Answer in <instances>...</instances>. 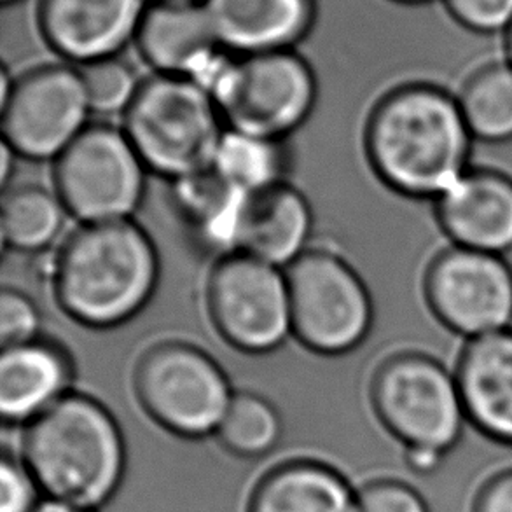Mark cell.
Listing matches in <instances>:
<instances>
[{
	"mask_svg": "<svg viewBox=\"0 0 512 512\" xmlns=\"http://www.w3.org/2000/svg\"><path fill=\"white\" fill-rule=\"evenodd\" d=\"M362 144L383 184L436 201L471 170L476 140L457 98L430 86H409L374 107Z\"/></svg>",
	"mask_w": 512,
	"mask_h": 512,
	"instance_id": "1",
	"label": "cell"
},
{
	"mask_svg": "<svg viewBox=\"0 0 512 512\" xmlns=\"http://www.w3.org/2000/svg\"><path fill=\"white\" fill-rule=\"evenodd\" d=\"M160 259L151 236L132 219L88 222L63 243L53 285L69 317L95 329L121 326L153 298Z\"/></svg>",
	"mask_w": 512,
	"mask_h": 512,
	"instance_id": "2",
	"label": "cell"
},
{
	"mask_svg": "<svg viewBox=\"0 0 512 512\" xmlns=\"http://www.w3.org/2000/svg\"><path fill=\"white\" fill-rule=\"evenodd\" d=\"M25 460L48 497L91 511L118 492L125 439L100 402L67 394L28 423Z\"/></svg>",
	"mask_w": 512,
	"mask_h": 512,
	"instance_id": "3",
	"label": "cell"
},
{
	"mask_svg": "<svg viewBox=\"0 0 512 512\" xmlns=\"http://www.w3.org/2000/svg\"><path fill=\"white\" fill-rule=\"evenodd\" d=\"M123 114V132L147 170L172 182L212 167L228 132L212 95L191 77H149Z\"/></svg>",
	"mask_w": 512,
	"mask_h": 512,
	"instance_id": "4",
	"label": "cell"
},
{
	"mask_svg": "<svg viewBox=\"0 0 512 512\" xmlns=\"http://www.w3.org/2000/svg\"><path fill=\"white\" fill-rule=\"evenodd\" d=\"M201 84L228 130L277 142L298 130L317 102V77L292 49L222 56Z\"/></svg>",
	"mask_w": 512,
	"mask_h": 512,
	"instance_id": "5",
	"label": "cell"
},
{
	"mask_svg": "<svg viewBox=\"0 0 512 512\" xmlns=\"http://www.w3.org/2000/svg\"><path fill=\"white\" fill-rule=\"evenodd\" d=\"M292 334L322 355H345L373 334L376 305L364 275L326 250H306L285 271Z\"/></svg>",
	"mask_w": 512,
	"mask_h": 512,
	"instance_id": "6",
	"label": "cell"
},
{
	"mask_svg": "<svg viewBox=\"0 0 512 512\" xmlns=\"http://www.w3.org/2000/svg\"><path fill=\"white\" fill-rule=\"evenodd\" d=\"M374 409L408 448L448 455L465 434V411L457 374L422 355L385 360L371 381Z\"/></svg>",
	"mask_w": 512,
	"mask_h": 512,
	"instance_id": "7",
	"label": "cell"
},
{
	"mask_svg": "<svg viewBox=\"0 0 512 512\" xmlns=\"http://www.w3.org/2000/svg\"><path fill=\"white\" fill-rule=\"evenodd\" d=\"M135 390L142 408L182 437L217 432L233 399L221 366L198 346L182 341H165L142 355Z\"/></svg>",
	"mask_w": 512,
	"mask_h": 512,
	"instance_id": "8",
	"label": "cell"
},
{
	"mask_svg": "<svg viewBox=\"0 0 512 512\" xmlns=\"http://www.w3.org/2000/svg\"><path fill=\"white\" fill-rule=\"evenodd\" d=\"M4 142L28 160L58 158L88 128L91 105L81 70L44 65L14 79L0 74Z\"/></svg>",
	"mask_w": 512,
	"mask_h": 512,
	"instance_id": "9",
	"label": "cell"
},
{
	"mask_svg": "<svg viewBox=\"0 0 512 512\" xmlns=\"http://www.w3.org/2000/svg\"><path fill=\"white\" fill-rule=\"evenodd\" d=\"M146 170L123 130L91 125L56 158V191L84 224L130 219L144 198Z\"/></svg>",
	"mask_w": 512,
	"mask_h": 512,
	"instance_id": "10",
	"label": "cell"
},
{
	"mask_svg": "<svg viewBox=\"0 0 512 512\" xmlns=\"http://www.w3.org/2000/svg\"><path fill=\"white\" fill-rule=\"evenodd\" d=\"M207 303L215 329L242 352H273L292 333L285 273L249 254L231 252L215 264Z\"/></svg>",
	"mask_w": 512,
	"mask_h": 512,
	"instance_id": "11",
	"label": "cell"
},
{
	"mask_svg": "<svg viewBox=\"0 0 512 512\" xmlns=\"http://www.w3.org/2000/svg\"><path fill=\"white\" fill-rule=\"evenodd\" d=\"M429 299L465 340L512 329V259L453 247L430 271Z\"/></svg>",
	"mask_w": 512,
	"mask_h": 512,
	"instance_id": "12",
	"label": "cell"
},
{
	"mask_svg": "<svg viewBox=\"0 0 512 512\" xmlns=\"http://www.w3.org/2000/svg\"><path fill=\"white\" fill-rule=\"evenodd\" d=\"M147 7V0H39L37 21L49 48L86 65L135 41Z\"/></svg>",
	"mask_w": 512,
	"mask_h": 512,
	"instance_id": "13",
	"label": "cell"
},
{
	"mask_svg": "<svg viewBox=\"0 0 512 512\" xmlns=\"http://www.w3.org/2000/svg\"><path fill=\"white\" fill-rule=\"evenodd\" d=\"M135 41L156 74L191 77L198 83L224 56L203 2L149 4Z\"/></svg>",
	"mask_w": 512,
	"mask_h": 512,
	"instance_id": "14",
	"label": "cell"
},
{
	"mask_svg": "<svg viewBox=\"0 0 512 512\" xmlns=\"http://www.w3.org/2000/svg\"><path fill=\"white\" fill-rule=\"evenodd\" d=\"M436 203L457 247L511 256L512 179L507 175L471 168Z\"/></svg>",
	"mask_w": 512,
	"mask_h": 512,
	"instance_id": "15",
	"label": "cell"
},
{
	"mask_svg": "<svg viewBox=\"0 0 512 512\" xmlns=\"http://www.w3.org/2000/svg\"><path fill=\"white\" fill-rule=\"evenodd\" d=\"M222 49L256 55L292 49L315 23V0H201Z\"/></svg>",
	"mask_w": 512,
	"mask_h": 512,
	"instance_id": "16",
	"label": "cell"
},
{
	"mask_svg": "<svg viewBox=\"0 0 512 512\" xmlns=\"http://www.w3.org/2000/svg\"><path fill=\"white\" fill-rule=\"evenodd\" d=\"M312 224L310 203L296 187L282 180L247 196L238 224L236 252L277 268H289L305 254Z\"/></svg>",
	"mask_w": 512,
	"mask_h": 512,
	"instance_id": "17",
	"label": "cell"
},
{
	"mask_svg": "<svg viewBox=\"0 0 512 512\" xmlns=\"http://www.w3.org/2000/svg\"><path fill=\"white\" fill-rule=\"evenodd\" d=\"M457 380L469 422L512 444V329L469 340Z\"/></svg>",
	"mask_w": 512,
	"mask_h": 512,
	"instance_id": "18",
	"label": "cell"
},
{
	"mask_svg": "<svg viewBox=\"0 0 512 512\" xmlns=\"http://www.w3.org/2000/svg\"><path fill=\"white\" fill-rule=\"evenodd\" d=\"M69 355L51 341H28L2 348L0 411L9 423L32 422L69 394Z\"/></svg>",
	"mask_w": 512,
	"mask_h": 512,
	"instance_id": "19",
	"label": "cell"
},
{
	"mask_svg": "<svg viewBox=\"0 0 512 512\" xmlns=\"http://www.w3.org/2000/svg\"><path fill=\"white\" fill-rule=\"evenodd\" d=\"M249 512H359V492L333 467L299 460L257 485Z\"/></svg>",
	"mask_w": 512,
	"mask_h": 512,
	"instance_id": "20",
	"label": "cell"
},
{
	"mask_svg": "<svg viewBox=\"0 0 512 512\" xmlns=\"http://www.w3.org/2000/svg\"><path fill=\"white\" fill-rule=\"evenodd\" d=\"M249 193L210 167L173 182V203L182 221L208 249L236 252V235Z\"/></svg>",
	"mask_w": 512,
	"mask_h": 512,
	"instance_id": "21",
	"label": "cell"
},
{
	"mask_svg": "<svg viewBox=\"0 0 512 512\" xmlns=\"http://www.w3.org/2000/svg\"><path fill=\"white\" fill-rule=\"evenodd\" d=\"M67 208L58 194L39 186L13 187L2 198V245L18 252H39L55 242Z\"/></svg>",
	"mask_w": 512,
	"mask_h": 512,
	"instance_id": "22",
	"label": "cell"
},
{
	"mask_svg": "<svg viewBox=\"0 0 512 512\" xmlns=\"http://www.w3.org/2000/svg\"><path fill=\"white\" fill-rule=\"evenodd\" d=\"M458 104L476 142L504 144L512 140L511 63H500L474 77Z\"/></svg>",
	"mask_w": 512,
	"mask_h": 512,
	"instance_id": "23",
	"label": "cell"
},
{
	"mask_svg": "<svg viewBox=\"0 0 512 512\" xmlns=\"http://www.w3.org/2000/svg\"><path fill=\"white\" fill-rule=\"evenodd\" d=\"M284 153L277 140L259 139L228 130L215 156V172L245 193L282 182Z\"/></svg>",
	"mask_w": 512,
	"mask_h": 512,
	"instance_id": "24",
	"label": "cell"
},
{
	"mask_svg": "<svg viewBox=\"0 0 512 512\" xmlns=\"http://www.w3.org/2000/svg\"><path fill=\"white\" fill-rule=\"evenodd\" d=\"M222 443L242 457H259L277 446L282 437V418L277 408L261 395H233L221 427Z\"/></svg>",
	"mask_w": 512,
	"mask_h": 512,
	"instance_id": "25",
	"label": "cell"
},
{
	"mask_svg": "<svg viewBox=\"0 0 512 512\" xmlns=\"http://www.w3.org/2000/svg\"><path fill=\"white\" fill-rule=\"evenodd\" d=\"M81 74L91 111L102 114L125 112L140 86L132 67L119 60L118 56L86 63Z\"/></svg>",
	"mask_w": 512,
	"mask_h": 512,
	"instance_id": "26",
	"label": "cell"
},
{
	"mask_svg": "<svg viewBox=\"0 0 512 512\" xmlns=\"http://www.w3.org/2000/svg\"><path fill=\"white\" fill-rule=\"evenodd\" d=\"M41 313L27 294L4 289L0 294V341L2 348L23 345L39 338Z\"/></svg>",
	"mask_w": 512,
	"mask_h": 512,
	"instance_id": "27",
	"label": "cell"
},
{
	"mask_svg": "<svg viewBox=\"0 0 512 512\" xmlns=\"http://www.w3.org/2000/svg\"><path fill=\"white\" fill-rule=\"evenodd\" d=\"M465 27L481 34H506L512 27V0H446Z\"/></svg>",
	"mask_w": 512,
	"mask_h": 512,
	"instance_id": "28",
	"label": "cell"
},
{
	"mask_svg": "<svg viewBox=\"0 0 512 512\" xmlns=\"http://www.w3.org/2000/svg\"><path fill=\"white\" fill-rule=\"evenodd\" d=\"M359 512H430L422 495L402 483H376L359 492Z\"/></svg>",
	"mask_w": 512,
	"mask_h": 512,
	"instance_id": "29",
	"label": "cell"
},
{
	"mask_svg": "<svg viewBox=\"0 0 512 512\" xmlns=\"http://www.w3.org/2000/svg\"><path fill=\"white\" fill-rule=\"evenodd\" d=\"M2 502L0 512H34L37 507V481L27 465L4 458L0 465Z\"/></svg>",
	"mask_w": 512,
	"mask_h": 512,
	"instance_id": "30",
	"label": "cell"
},
{
	"mask_svg": "<svg viewBox=\"0 0 512 512\" xmlns=\"http://www.w3.org/2000/svg\"><path fill=\"white\" fill-rule=\"evenodd\" d=\"M478 512H512V472L486 486L479 499Z\"/></svg>",
	"mask_w": 512,
	"mask_h": 512,
	"instance_id": "31",
	"label": "cell"
},
{
	"mask_svg": "<svg viewBox=\"0 0 512 512\" xmlns=\"http://www.w3.org/2000/svg\"><path fill=\"white\" fill-rule=\"evenodd\" d=\"M14 156H16V153H14L13 147L2 140V149H0V161H2L0 163V182H2L4 187L9 184V177L13 173Z\"/></svg>",
	"mask_w": 512,
	"mask_h": 512,
	"instance_id": "32",
	"label": "cell"
},
{
	"mask_svg": "<svg viewBox=\"0 0 512 512\" xmlns=\"http://www.w3.org/2000/svg\"><path fill=\"white\" fill-rule=\"evenodd\" d=\"M34 512H88L83 507L74 506L69 502H63V500L51 499L48 497L46 500H42L35 507Z\"/></svg>",
	"mask_w": 512,
	"mask_h": 512,
	"instance_id": "33",
	"label": "cell"
},
{
	"mask_svg": "<svg viewBox=\"0 0 512 512\" xmlns=\"http://www.w3.org/2000/svg\"><path fill=\"white\" fill-rule=\"evenodd\" d=\"M507 60L512 65V27L507 30Z\"/></svg>",
	"mask_w": 512,
	"mask_h": 512,
	"instance_id": "34",
	"label": "cell"
},
{
	"mask_svg": "<svg viewBox=\"0 0 512 512\" xmlns=\"http://www.w3.org/2000/svg\"><path fill=\"white\" fill-rule=\"evenodd\" d=\"M401 4H429V2H436V0H395Z\"/></svg>",
	"mask_w": 512,
	"mask_h": 512,
	"instance_id": "35",
	"label": "cell"
},
{
	"mask_svg": "<svg viewBox=\"0 0 512 512\" xmlns=\"http://www.w3.org/2000/svg\"><path fill=\"white\" fill-rule=\"evenodd\" d=\"M16 2H20V0H2V4H16Z\"/></svg>",
	"mask_w": 512,
	"mask_h": 512,
	"instance_id": "36",
	"label": "cell"
},
{
	"mask_svg": "<svg viewBox=\"0 0 512 512\" xmlns=\"http://www.w3.org/2000/svg\"><path fill=\"white\" fill-rule=\"evenodd\" d=\"M184 2H198V0H184Z\"/></svg>",
	"mask_w": 512,
	"mask_h": 512,
	"instance_id": "37",
	"label": "cell"
}]
</instances>
